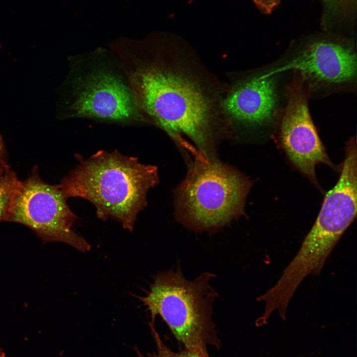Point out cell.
Here are the masks:
<instances>
[{
    "mask_svg": "<svg viewBox=\"0 0 357 357\" xmlns=\"http://www.w3.org/2000/svg\"><path fill=\"white\" fill-rule=\"evenodd\" d=\"M127 78L147 124L174 140H190L210 157L220 141L233 137L223 101L228 83L203 63L182 38L155 33L110 44Z\"/></svg>",
    "mask_w": 357,
    "mask_h": 357,
    "instance_id": "cell-1",
    "label": "cell"
},
{
    "mask_svg": "<svg viewBox=\"0 0 357 357\" xmlns=\"http://www.w3.org/2000/svg\"><path fill=\"white\" fill-rule=\"evenodd\" d=\"M158 182L156 167L115 150L98 151L58 185L67 198L92 203L99 219L116 220L132 232L138 214L147 205L148 191Z\"/></svg>",
    "mask_w": 357,
    "mask_h": 357,
    "instance_id": "cell-2",
    "label": "cell"
},
{
    "mask_svg": "<svg viewBox=\"0 0 357 357\" xmlns=\"http://www.w3.org/2000/svg\"><path fill=\"white\" fill-rule=\"evenodd\" d=\"M59 115L124 125L147 124L113 52L101 47L68 58Z\"/></svg>",
    "mask_w": 357,
    "mask_h": 357,
    "instance_id": "cell-3",
    "label": "cell"
},
{
    "mask_svg": "<svg viewBox=\"0 0 357 357\" xmlns=\"http://www.w3.org/2000/svg\"><path fill=\"white\" fill-rule=\"evenodd\" d=\"M214 275L204 272L193 281L185 278L179 266L176 271L159 272L145 296L138 298L151 314L154 324L159 315L185 348L209 356L208 346L219 349L212 320V304L217 293L209 283Z\"/></svg>",
    "mask_w": 357,
    "mask_h": 357,
    "instance_id": "cell-4",
    "label": "cell"
},
{
    "mask_svg": "<svg viewBox=\"0 0 357 357\" xmlns=\"http://www.w3.org/2000/svg\"><path fill=\"white\" fill-rule=\"evenodd\" d=\"M251 183L213 158L198 159L176 191L177 218L195 231L214 232L244 214Z\"/></svg>",
    "mask_w": 357,
    "mask_h": 357,
    "instance_id": "cell-5",
    "label": "cell"
},
{
    "mask_svg": "<svg viewBox=\"0 0 357 357\" xmlns=\"http://www.w3.org/2000/svg\"><path fill=\"white\" fill-rule=\"evenodd\" d=\"M67 199L59 185L44 181L35 167L28 178L19 180L3 221L30 228L44 242H62L81 252L88 251L91 245L72 229L77 217Z\"/></svg>",
    "mask_w": 357,
    "mask_h": 357,
    "instance_id": "cell-6",
    "label": "cell"
},
{
    "mask_svg": "<svg viewBox=\"0 0 357 357\" xmlns=\"http://www.w3.org/2000/svg\"><path fill=\"white\" fill-rule=\"evenodd\" d=\"M270 74L292 71L309 95L352 89L357 77V55L353 45L329 39H312L271 68Z\"/></svg>",
    "mask_w": 357,
    "mask_h": 357,
    "instance_id": "cell-7",
    "label": "cell"
},
{
    "mask_svg": "<svg viewBox=\"0 0 357 357\" xmlns=\"http://www.w3.org/2000/svg\"><path fill=\"white\" fill-rule=\"evenodd\" d=\"M295 78L287 90L286 106L280 112L279 137L293 165L316 186L315 167L323 163L335 169L312 120L308 106L309 93L300 77Z\"/></svg>",
    "mask_w": 357,
    "mask_h": 357,
    "instance_id": "cell-8",
    "label": "cell"
},
{
    "mask_svg": "<svg viewBox=\"0 0 357 357\" xmlns=\"http://www.w3.org/2000/svg\"><path fill=\"white\" fill-rule=\"evenodd\" d=\"M228 87L223 106L233 134L239 130L258 128L279 115V74L264 68L227 72Z\"/></svg>",
    "mask_w": 357,
    "mask_h": 357,
    "instance_id": "cell-9",
    "label": "cell"
},
{
    "mask_svg": "<svg viewBox=\"0 0 357 357\" xmlns=\"http://www.w3.org/2000/svg\"><path fill=\"white\" fill-rule=\"evenodd\" d=\"M19 182L5 161L0 163V222L3 221L12 194Z\"/></svg>",
    "mask_w": 357,
    "mask_h": 357,
    "instance_id": "cell-10",
    "label": "cell"
},
{
    "mask_svg": "<svg viewBox=\"0 0 357 357\" xmlns=\"http://www.w3.org/2000/svg\"><path fill=\"white\" fill-rule=\"evenodd\" d=\"M149 324L156 349L153 353L143 354L135 347L134 350L138 357H209L185 348L178 352L173 351L164 344L156 331L154 324L149 322Z\"/></svg>",
    "mask_w": 357,
    "mask_h": 357,
    "instance_id": "cell-11",
    "label": "cell"
},
{
    "mask_svg": "<svg viewBox=\"0 0 357 357\" xmlns=\"http://www.w3.org/2000/svg\"><path fill=\"white\" fill-rule=\"evenodd\" d=\"M258 8L265 13H270L277 5L280 0H253Z\"/></svg>",
    "mask_w": 357,
    "mask_h": 357,
    "instance_id": "cell-12",
    "label": "cell"
},
{
    "mask_svg": "<svg viewBox=\"0 0 357 357\" xmlns=\"http://www.w3.org/2000/svg\"><path fill=\"white\" fill-rule=\"evenodd\" d=\"M4 145L2 139V138L1 136L0 135V163L5 161L4 159Z\"/></svg>",
    "mask_w": 357,
    "mask_h": 357,
    "instance_id": "cell-13",
    "label": "cell"
},
{
    "mask_svg": "<svg viewBox=\"0 0 357 357\" xmlns=\"http://www.w3.org/2000/svg\"><path fill=\"white\" fill-rule=\"evenodd\" d=\"M0 357H6L4 353L3 352L2 350L0 348Z\"/></svg>",
    "mask_w": 357,
    "mask_h": 357,
    "instance_id": "cell-14",
    "label": "cell"
}]
</instances>
